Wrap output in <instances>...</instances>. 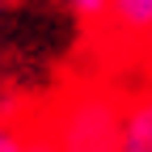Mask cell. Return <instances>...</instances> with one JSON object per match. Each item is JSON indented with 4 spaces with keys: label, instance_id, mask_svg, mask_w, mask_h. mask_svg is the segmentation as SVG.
<instances>
[{
    "label": "cell",
    "instance_id": "1",
    "mask_svg": "<svg viewBox=\"0 0 152 152\" xmlns=\"http://www.w3.org/2000/svg\"><path fill=\"white\" fill-rule=\"evenodd\" d=\"M34 114L51 135L55 152H123L127 80L110 72L59 85L51 97L34 102Z\"/></svg>",
    "mask_w": 152,
    "mask_h": 152
},
{
    "label": "cell",
    "instance_id": "2",
    "mask_svg": "<svg viewBox=\"0 0 152 152\" xmlns=\"http://www.w3.org/2000/svg\"><path fill=\"white\" fill-rule=\"evenodd\" d=\"M89 51L97 55V72L131 80L152 51V0H106V17L93 26Z\"/></svg>",
    "mask_w": 152,
    "mask_h": 152
},
{
    "label": "cell",
    "instance_id": "3",
    "mask_svg": "<svg viewBox=\"0 0 152 152\" xmlns=\"http://www.w3.org/2000/svg\"><path fill=\"white\" fill-rule=\"evenodd\" d=\"M123 152H152V76H135V80H127Z\"/></svg>",
    "mask_w": 152,
    "mask_h": 152
},
{
    "label": "cell",
    "instance_id": "5",
    "mask_svg": "<svg viewBox=\"0 0 152 152\" xmlns=\"http://www.w3.org/2000/svg\"><path fill=\"white\" fill-rule=\"evenodd\" d=\"M64 4H68L76 17H80L85 26H97L102 17H106V0H64Z\"/></svg>",
    "mask_w": 152,
    "mask_h": 152
},
{
    "label": "cell",
    "instance_id": "4",
    "mask_svg": "<svg viewBox=\"0 0 152 152\" xmlns=\"http://www.w3.org/2000/svg\"><path fill=\"white\" fill-rule=\"evenodd\" d=\"M0 152H55L51 135L34 114V102L21 110H0Z\"/></svg>",
    "mask_w": 152,
    "mask_h": 152
}]
</instances>
